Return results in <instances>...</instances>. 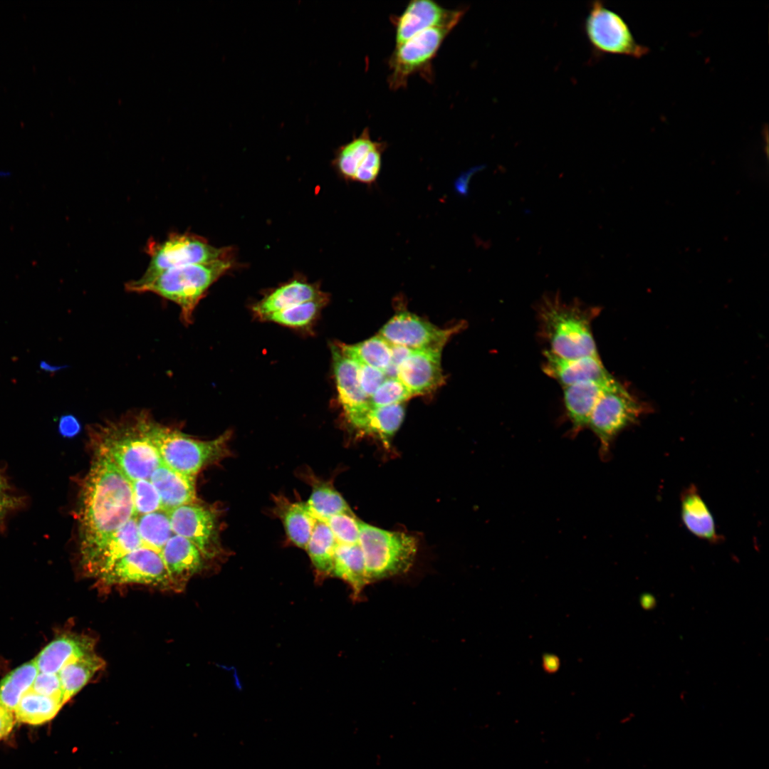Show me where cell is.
Masks as SVG:
<instances>
[{
  "instance_id": "obj_22",
  "label": "cell",
  "mask_w": 769,
  "mask_h": 769,
  "mask_svg": "<svg viewBox=\"0 0 769 769\" xmlns=\"http://www.w3.org/2000/svg\"><path fill=\"white\" fill-rule=\"evenodd\" d=\"M95 640L90 636L64 634L50 642L34 659L38 671L58 674L68 663L95 652Z\"/></svg>"
},
{
  "instance_id": "obj_40",
  "label": "cell",
  "mask_w": 769,
  "mask_h": 769,
  "mask_svg": "<svg viewBox=\"0 0 769 769\" xmlns=\"http://www.w3.org/2000/svg\"><path fill=\"white\" fill-rule=\"evenodd\" d=\"M361 389L369 399L387 377L385 374L372 366L357 362Z\"/></svg>"
},
{
  "instance_id": "obj_34",
  "label": "cell",
  "mask_w": 769,
  "mask_h": 769,
  "mask_svg": "<svg viewBox=\"0 0 769 769\" xmlns=\"http://www.w3.org/2000/svg\"><path fill=\"white\" fill-rule=\"evenodd\" d=\"M312 492L306 502L313 516L323 520L341 513H352L343 497L331 484L318 481L312 482Z\"/></svg>"
},
{
  "instance_id": "obj_18",
  "label": "cell",
  "mask_w": 769,
  "mask_h": 769,
  "mask_svg": "<svg viewBox=\"0 0 769 769\" xmlns=\"http://www.w3.org/2000/svg\"><path fill=\"white\" fill-rule=\"evenodd\" d=\"M397 377L413 396L431 392L444 382L441 353L412 350L400 365Z\"/></svg>"
},
{
  "instance_id": "obj_43",
  "label": "cell",
  "mask_w": 769,
  "mask_h": 769,
  "mask_svg": "<svg viewBox=\"0 0 769 769\" xmlns=\"http://www.w3.org/2000/svg\"><path fill=\"white\" fill-rule=\"evenodd\" d=\"M14 711H11L0 703V740L6 738L13 730L16 723Z\"/></svg>"
},
{
  "instance_id": "obj_38",
  "label": "cell",
  "mask_w": 769,
  "mask_h": 769,
  "mask_svg": "<svg viewBox=\"0 0 769 769\" xmlns=\"http://www.w3.org/2000/svg\"><path fill=\"white\" fill-rule=\"evenodd\" d=\"M130 482L135 516L162 510L159 495L149 479H139Z\"/></svg>"
},
{
  "instance_id": "obj_17",
  "label": "cell",
  "mask_w": 769,
  "mask_h": 769,
  "mask_svg": "<svg viewBox=\"0 0 769 769\" xmlns=\"http://www.w3.org/2000/svg\"><path fill=\"white\" fill-rule=\"evenodd\" d=\"M543 355V371L563 387L583 382L613 378L605 369L599 355L567 359L549 350H545Z\"/></svg>"
},
{
  "instance_id": "obj_20",
  "label": "cell",
  "mask_w": 769,
  "mask_h": 769,
  "mask_svg": "<svg viewBox=\"0 0 769 769\" xmlns=\"http://www.w3.org/2000/svg\"><path fill=\"white\" fill-rule=\"evenodd\" d=\"M160 555L173 582L175 592L183 591L189 580L205 566V560L194 544L176 534L167 540Z\"/></svg>"
},
{
  "instance_id": "obj_23",
  "label": "cell",
  "mask_w": 769,
  "mask_h": 769,
  "mask_svg": "<svg viewBox=\"0 0 769 769\" xmlns=\"http://www.w3.org/2000/svg\"><path fill=\"white\" fill-rule=\"evenodd\" d=\"M680 516L684 527L694 536L711 543L721 540L712 513L694 484L681 495Z\"/></svg>"
},
{
  "instance_id": "obj_13",
  "label": "cell",
  "mask_w": 769,
  "mask_h": 769,
  "mask_svg": "<svg viewBox=\"0 0 769 769\" xmlns=\"http://www.w3.org/2000/svg\"><path fill=\"white\" fill-rule=\"evenodd\" d=\"M460 328L461 325L441 329L415 314L404 311L393 316L380 330L379 335L393 345L441 353L451 336Z\"/></svg>"
},
{
  "instance_id": "obj_30",
  "label": "cell",
  "mask_w": 769,
  "mask_h": 769,
  "mask_svg": "<svg viewBox=\"0 0 769 769\" xmlns=\"http://www.w3.org/2000/svg\"><path fill=\"white\" fill-rule=\"evenodd\" d=\"M337 545L326 522L316 518L305 550L319 577L331 575Z\"/></svg>"
},
{
  "instance_id": "obj_35",
  "label": "cell",
  "mask_w": 769,
  "mask_h": 769,
  "mask_svg": "<svg viewBox=\"0 0 769 769\" xmlns=\"http://www.w3.org/2000/svg\"><path fill=\"white\" fill-rule=\"evenodd\" d=\"M136 519L143 547L160 555L163 547L173 533L168 513L160 510L136 516Z\"/></svg>"
},
{
  "instance_id": "obj_8",
  "label": "cell",
  "mask_w": 769,
  "mask_h": 769,
  "mask_svg": "<svg viewBox=\"0 0 769 769\" xmlns=\"http://www.w3.org/2000/svg\"><path fill=\"white\" fill-rule=\"evenodd\" d=\"M145 251L150 257L144 274L136 283L148 281L174 268L211 262L228 257V249L217 248L192 233H170L162 241L149 240Z\"/></svg>"
},
{
  "instance_id": "obj_32",
  "label": "cell",
  "mask_w": 769,
  "mask_h": 769,
  "mask_svg": "<svg viewBox=\"0 0 769 769\" xmlns=\"http://www.w3.org/2000/svg\"><path fill=\"white\" fill-rule=\"evenodd\" d=\"M338 346L350 358L384 373L391 362L392 345L379 335L355 345L340 344Z\"/></svg>"
},
{
  "instance_id": "obj_42",
  "label": "cell",
  "mask_w": 769,
  "mask_h": 769,
  "mask_svg": "<svg viewBox=\"0 0 769 769\" xmlns=\"http://www.w3.org/2000/svg\"><path fill=\"white\" fill-rule=\"evenodd\" d=\"M412 350L392 345V358L389 367L384 372L387 377H397L400 365L410 354Z\"/></svg>"
},
{
  "instance_id": "obj_31",
  "label": "cell",
  "mask_w": 769,
  "mask_h": 769,
  "mask_svg": "<svg viewBox=\"0 0 769 769\" xmlns=\"http://www.w3.org/2000/svg\"><path fill=\"white\" fill-rule=\"evenodd\" d=\"M63 704L61 699L40 694L31 688L21 696L14 714L19 722L41 725L53 719Z\"/></svg>"
},
{
  "instance_id": "obj_5",
  "label": "cell",
  "mask_w": 769,
  "mask_h": 769,
  "mask_svg": "<svg viewBox=\"0 0 769 769\" xmlns=\"http://www.w3.org/2000/svg\"><path fill=\"white\" fill-rule=\"evenodd\" d=\"M146 427L162 462L183 475L196 478L202 469L229 454V432L213 440L202 441L157 422L148 414Z\"/></svg>"
},
{
  "instance_id": "obj_26",
  "label": "cell",
  "mask_w": 769,
  "mask_h": 769,
  "mask_svg": "<svg viewBox=\"0 0 769 769\" xmlns=\"http://www.w3.org/2000/svg\"><path fill=\"white\" fill-rule=\"evenodd\" d=\"M323 293L315 285L293 280L264 297L253 307V310L263 318L273 313L315 299Z\"/></svg>"
},
{
  "instance_id": "obj_10",
  "label": "cell",
  "mask_w": 769,
  "mask_h": 769,
  "mask_svg": "<svg viewBox=\"0 0 769 769\" xmlns=\"http://www.w3.org/2000/svg\"><path fill=\"white\" fill-rule=\"evenodd\" d=\"M454 27L453 25L431 27L395 46L388 60L389 87L394 90L406 87L410 75L416 73L431 78L432 61Z\"/></svg>"
},
{
  "instance_id": "obj_14",
  "label": "cell",
  "mask_w": 769,
  "mask_h": 769,
  "mask_svg": "<svg viewBox=\"0 0 769 769\" xmlns=\"http://www.w3.org/2000/svg\"><path fill=\"white\" fill-rule=\"evenodd\" d=\"M386 147V142L372 140L368 127H365L337 150L333 164L345 179L372 185L380 174Z\"/></svg>"
},
{
  "instance_id": "obj_15",
  "label": "cell",
  "mask_w": 769,
  "mask_h": 769,
  "mask_svg": "<svg viewBox=\"0 0 769 769\" xmlns=\"http://www.w3.org/2000/svg\"><path fill=\"white\" fill-rule=\"evenodd\" d=\"M142 546L134 516L107 537L80 548L82 569L85 575L98 580L122 557Z\"/></svg>"
},
{
  "instance_id": "obj_19",
  "label": "cell",
  "mask_w": 769,
  "mask_h": 769,
  "mask_svg": "<svg viewBox=\"0 0 769 769\" xmlns=\"http://www.w3.org/2000/svg\"><path fill=\"white\" fill-rule=\"evenodd\" d=\"M331 352L338 398L349 422L370 407L369 399L360 387L357 362L338 345L332 346Z\"/></svg>"
},
{
  "instance_id": "obj_49",
  "label": "cell",
  "mask_w": 769,
  "mask_h": 769,
  "mask_svg": "<svg viewBox=\"0 0 769 769\" xmlns=\"http://www.w3.org/2000/svg\"><path fill=\"white\" fill-rule=\"evenodd\" d=\"M8 487L6 480L0 474V493L6 492Z\"/></svg>"
},
{
  "instance_id": "obj_16",
  "label": "cell",
  "mask_w": 769,
  "mask_h": 769,
  "mask_svg": "<svg viewBox=\"0 0 769 769\" xmlns=\"http://www.w3.org/2000/svg\"><path fill=\"white\" fill-rule=\"evenodd\" d=\"M466 11V7L448 9L432 0H412L400 14L391 17L395 28L396 46L431 27L456 26Z\"/></svg>"
},
{
  "instance_id": "obj_44",
  "label": "cell",
  "mask_w": 769,
  "mask_h": 769,
  "mask_svg": "<svg viewBox=\"0 0 769 769\" xmlns=\"http://www.w3.org/2000/svg\"><path fill=\"white\" fill-rule=\"evenodd\" d=\"M58 431L63 436L73 437L80 431L79 422L72 415L63 416L59 421Z\"/></svg>"
},
{
  "instance_id": "obj_21",
  "label": "cell",
  "mask_w": 769,
  "mask_h": 769,
  "mask_svg": "<svg viewBox=\"0 0 769 769\" xmlns=\"http://www.w3.org/2000/svg\"><path fill=\"white\" fill-rule=\"evenodd\" d=\"M607 380H592L563 387L566 416L571 423L570 434L575 436L587 428L592 412L604 390L615 383Z\"/></svg>"
},
{
  "instance_id": "obj_1",
  "label": "cell",
  "mask_w": 769,
  "mask_h": 769,
  "mask_svg": "<svg viewBox=\"0 0 769 769\" xmlns=\"http://www.w3.org/2000/svg\"><path fill=\"white\" fill-rule=\"evenodd\" d=\"M78 514L80 548L107 537L135 516L130 481L100 452L93 451L83 480Z\"/></svg>"
},
{
  "instance_id": "obj_29",
  "label": "cell",
  "mask_w": 769,
  "mask_h": 769,
  "mask_svg": "<svg viewBox=\"0 0 769 769\" xmlns=\"http://www.w3.org/2000/svg\"><path fill=\"white\" fill-rule=\"evenodd\" d=\"M105 666V661L93 652L66 664L58 672L63 703L78 694Z\"/></svg>"
},
{
  "instance_id": "obj_48",
  "label": "cell",
  "mask_w": 769,
  "mask_h": 769,
  "mask_svg": "<svg viewBox=\"0 0 769 769\" xmlns=\"http://www.w3.org/2000/svg\"><path fill=\"white\" fill-rule=\"evenodd\" d=\"M654 598L650 595H644L641 598V605L645 609H651L654 606Z\"/></svg>"
},
{
  "instance_id": "obj_27",
  "label": "cell",
  "mask_w": 769,
  "mask_h": 769,
  "mask_svg": "<svg viewBox=\"0 0 769 769\" xmlns=\"http://www.w3.org/2000/svg\"><path fill=\"white\" fill-rule=\"evenodd\" d=\"M276 513L282 520L289 540L297 547L306 548L316 518L306 502H291L283 497L276 501Z\"/></svg>"
},
{
  "instance_id": "obj_36",
  "label": "cell",
  "mask_w": 769,
  "mask_h": 769,
  "mask_svg": "<svg viewBox=\"0 0 769 769\" xmlns=\"http://www.w3.org/2000/svg\"><path fill=\"white\" fill-rule=\"evenodd\" d=\"M327 301L328 296L323 293L315 299L273 313L263 319L293 328L305 327L313 321Z\"/></svg>"
},
{
  "instance_id": "obj_3",
  "label": "cell",
  "mask_w": 769,
  "mask_h": 769,
  "mask_svg": "<svg viewBox=\"0 0 769 769\" xmlns=\"http://www.w3.org/2000/svg\"><path fill=\"white\" fill-rule=\"evenodd\" d=\"M536 310L540 335L552 352L567 359L599 355L592 329L599 307L577 298L564 301L556 292L543 295Z\"/></svg>"
},
{
  "instance_id": "obj_28",
  "label": "cell",
  "mask_w": 769,
  "mask_h": 769,
  "mask_svg": "<svg viewBox=\"0 0 769 769\" xmlns=\"http://www.w3.org/2000/svg\"><path fill=\"white\" fill-rule=\"evenodd\" d=\"M331 575L345 581L358 598L368 581L365 559L359 543H338L333 559Z\"/></svg>"
},
{
  "instance_id": "obj_47",
  "label": "cell",
  "mask_w": 769,
  "mask_h": 769,
  "mask_svg": "<svg viewBox=\"0 0 769 769\" xmlns=\"http://www.w3.org/2000/svg\"><path fill=\"white\" fill-rule=\"evenodd\" d=\"M39 367L41 370L50 373H53L63 368V367L62 366H56L53 365H51L50 363L44 360L40 362Z\"/></svg>"
},
{
  "instance_id": "obj_25",
  "label": "cell",
  "mask_w": 769,
  "mask_h": 769,
  "mask_svg": "<svg viewBox=\"0 0 769 769\" xmlns=\"http://www.w3.org/2000/svg\"><path fill=\"white\" fill-rule=\"evenodd\" d=\"M404 413L403 404L379 407L370 405L349 422L359 433L387 444L401 426Z\"/></svg>"
},
{
  "instance_id": "obj_37",
  "label": "cell",
  "mask_w": 769,
  "mask_h": 769,
  "mask_svg": "<svg viewBox=\"0 0 769 769\" xmlns=\"http://www.w3.org/2000/svg\"><path fill=\"white\" fill-rule=\"evenodd\" d=\"M413 395L398 377H386L369 398L372 407H379L403 404Z\"/></svg>"
},
{
  "instance_id": "obj_9",
  "label": "cell",
  "mask_w": 769,
  "mask_h": 769,
  "mask_svg": "<svg viewBox=\"0 0 769 769\" xmlns=\"http://www.w3.org/2000/svg\"><path fill=\"white\" fill-rule=\"evenodd\" d=\"M584 31L597 55L641 58L649 49L635 39L628 23L602 1L591 2L584 21Z\"/></svg>"
},
{
  "instance_id": "obj_45",
  "label": "cell",
  "mask_w": 769,
  "mask_h": 769,
  "mask_svg": "<svg viewBox=\"0 0 769 769\" xmlns=\"http://www.w3.org/2000/svg\"><path fill=\"white\" fill-rule=\"evenodd\" d=\"M19 502V500L16 497L11 496L6 492L0 493V520H1L8 512L16 508Z\"/></svg>"
},
{
  "instance_id": "obj_4",
  "label": "cell",
  "mask_w": 769,
  "mask_h": 769,
  "mask_svg": "<svg viewBox=\"0 0 769 769\" xmlns=\"http://www.w3.org/2000/svg\"><path fill=\"white\" fill-rule=\"evenodd\" d=\"M232 266L228 257L167 270L144 283L127 282L130 292L155 293L176 303L185 324H189L199 300L209 288Z\"/></svg>"
},
{
  "instance_id": "obj_12",
  "label": "cell",
  "mask_w": 769,
  "mask_h": 769,
  "mask_svg": "<svg viewBox=\"0 0 769 769\" xmlns=\"http://www.w3.org/2000/svg\"><path fill=\"white\" fill-rule=\"evenodd\" d=\"M174 534L189 540L205 561L222 553L216 513L197 502L183 505L167 512Z\"/></svg>"
},
{
  "instance_id": "obj_11",
  "label": "cell",
  "mask_w": 769,
  "mask_h": 769,
  "mask_svg": "<svg viewBox=\"0 0 769 769\" xmlns=\"http://www.w3.org/2000/svg\"><path fill=\"white\" fill-rule=\"evenodd\" d=\"M97 580L105 587L140 585L175 592L161 555L143 546L122 557Z\"/></svg>"
},
{
  "instance_id": "obj_46",
  "label": "cell",
  "mask_w": 769,
  "mask_h": 769,
  "mask_svg": "<svg viewBox=\"0 0 769 769\" xmlns=\"http://www.w3.org/2000/svg\"><path fill=\"white\" fill-rule=\"evenodd\" d=\"M559 661L556 656L547 655L543 659V666L547 671L553 672L559 666Z\"/></svg>"
},
{
  "instance_id": "obj_6",
  "label": "cell",
  "mask_w": 769,
  "mask_h": 769,
  "mask_svg": "<svg viewBox=\"0 0 769 769\" xmlns=\"http://www.w3.org/2000/svg\"><path fill=\"white\" fill-rule=\"evenodd\" d=\"M358 543L363 553L368 583L406 572L417 551L415 537L359 522Z\"/></svg>"
},
{
  "instance_id": "obj_7",
  "label": "cell",
  "mask_w": 769,
  "mask_h": 769,
  "mask_svg": "<svg viewBox=\"0 0 769 769\" xmlns=\"http://www.w3.org/2000/svg\"><path fill=\"white\" fill-rule=\"evenodd\" d=\"M647 410L618 381L604 390L587 426L599 441V455L602 460L610 459L617 436L637 423Z\"/></svg>"
},
{
  "instance_id": "obj_2",
  "label": "cell",
  "mask_w": 769,
  "mask_h": 769,
  "mask_svg": "<svg viewBox=\"0 0 769 769\" xmlns=\"http://www.w3.org/2000/svg\"><path fill=\"white\" fill-rule=\"evenodd\" d=\"M147 412L130 414L90 428L93 451L105 454L130 481L150 479L162 464L146 427Z\"/></svg>"
},
{
  "instance_id": "obj_39",
  "label": "cell",
  "mask_w": 769,
  "mask_h": 769,
  "mask_svg": "<svg viewBox=\"0 0 769 769\" xmlns=\"http://www.w3.org/2000/svg\"><path fill=\"white\" fill-rule=\"evenodd\" d=\"M324 521L330 528L338 543H358L360 520L353 513L338 514Z\"/></svg>"
},
{
  "instance_id": "obj_24",
  "label": "cell",
  "mask_w": 769,
  "mask_h": 769,
  "mask_svg": "<svg viewBox=\"0 0 769 769\" xmlns=\"http://www.w3.org/2000/svg\"><path fill=\"white\" fill-rule=\"evenodd\" d=\"M149 480L159 495L162 510L166 512L197 502L195 477L179 474L163 462Z\"/></svg>"
},
{
  "instance_id": "obj_33",
  "label": "cell",
  "mask_w": 769,
  "mask_h": 769,
  "mask_svg": "<svg viewBox=\"0 0 769 769\" xmlns=\"http://www.w3.org/2000/svg\"><path fill=\"white\" fill-rule=\"evenodd\" d=\"M38 673L34 659L10 671L0 681V703L14 711L23 694L31 688Z\"/></svg>"
},
{
  "instance_id": "obj_41",
  "label": "cell",
  "mask_w": 769,
  "mask_h": 769,
  "mask_svg": "<svg viewBox=\"0 0 769 769\" xmlns=\"http://www.w3.org/2000/svg\"><path fill=\"white\" fill-rule=\"evenodd\" d=\"M31 689L40 694L60 698L63 701L62 688L58 674L38 673Z\"/></svg>"
}]
</instances>
